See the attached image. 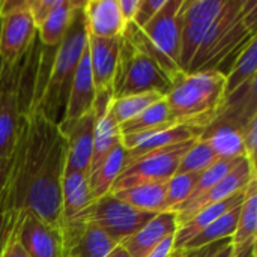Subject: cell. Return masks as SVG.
I'll return each instance as SVG.
<instances>
[{
    "label": "cell",
    "instance_id": "6da1fadb",
    "mask_svg": "<svg viewBox=\"0 0 257 257\" xmlns=\"http://www.w3.org/2000/svg\"><path fill=\"white\" fill-rule=\"evenodd\" d=\"M66 152V139L59 123L32 96L23 113L9 178L0 196V209L12 224L20 212L29 211L63 232L62 181Z\"/></svg>",
    "mask_w": 257,
    "mask_h": 257
},
{
    "label": "cell",
    "instance_id": "7a4b0ae2",
    "mask_svg": "<svg viewBox=\"0 0 257 257\" xmlns=\"http://www.w3.org/2000/svg\"><path fill=\"white\" fill-rule=\"evenodd\" d=\"M257 38V0H229L214 20L193 57L187 74L221 72L227 75L241 51Z\"/></svg>",
    "mask_w": 257,
    "mask_h": 257
},
{
    "label": "cell",
    "instance_id": "3957f363",
    "mask_svg": "<svg viewBox=\"0 0 257 257\" xmlns=\"http://www.w3.org/2000/svg\"><path fill=\"white\" fill-rule=\"evenodd\" d=\"M226 75L221 72L181 74L164 96L170 126H188L203 133L226 104Z\"/></svg>",
    "mask_w": 257,
    "mask_h": 257
},
{
    "label": "cell",
    "instance_id": "277c9868",
    "mask_svg": "<svg viewBox=\"0 0 257 257\" xmlns=\"http://www.w3.org/2000/svg\"><path fill=\"white\" fill-rule=\"evenodd\" d=\"M83 8L84 5L75 11L63 41L56 48L53 65L41 93L33 95V99L38 102V105L54 122H57L60 108L66 105L71 83L74 80L81 54L87 45V30Z\"/></svg>",
    "mask_w": 257,
    "mask_h": 257
},
{
    "label": "cell",
    "instance_id": "5b68a950",
    "mask_svg": "<svg viewBox=\"0 0 257 257\" xmlns=\"http://www.w3.org/2000/svg\"><path fill=\"white\" fill-rule=\"evenodd\" d=\"M184 0H167L161 11L142 29L126 24L123 36L154 57L173 78L182 74L181 57V6Z\"/></svg>",
    "mask_w": 257,
    "mask_h": 257
},
{
    "label": "cell",
    "instance_id": "8992f818",
    "mask_svg": "<svg viewBox=\"0 0 257 257\" xmlns=\"http://www.w3.org/2000/svg\"><path fill=\"white\" fill-rule=\"evenodd\" d=\"M175 78L146 51L139 48L131 39L122 36L116 74L113 78V99L140 95L161 93L167 95Z\"/></svg>",
    "mask_w": 257,
    "mask_h": 257
},
{
    "label": "cell",
    "instance_id": "52a82bcc",
    "mask_svg": "<svg viewBox=\"0 0 257 257\" xmlns=\"http://www.w3.org/2000/svg\"><path fill=\"white\" fill-rule=\"evenodd\" d=\"M155 215L157 214L139 211L113 194H105L95 199L75 221L90 223L107 233L113 241L120 244L139 232Z\"/></svg>",
    "mask_w": 257,
    "mask_h": 257
},
{
    "label": "cell",
    "instance_id": "ba28073f",
    "mask_svg": "<svg viewBox=\"0 0 257 257\" xmlns=\"http://www.w3.org/2000/svg\"><path fill=\"white\" fill-rule=\"evenodd\" d=\"M194 140L172 145L139 157L131 164L123 167L117 179L113 182L110 194L140 184L167 182L173 175H176L182 157L191 148Z\"/></svg>",
    "mask_w": 257,
    "mask_h": 257
},
{
    "label": "cell",
    "instance_id": "9c48e42d",
    "mask_svg": "<svg viewBox=\"0 0 257 257\" xmlns=\"http://www.w3.org/2000/svg\"><path fill=\"white\" fill-rule=\"evenodd\" d=\"M24 63L20 62L15 66H5L2 63L0 71V158L11 157L14 154L23 113L29 104H23V81H24Z\"/></svg>",
    "mask_w": 257,
    "mask_h": 257
},
{
    "label": "cell",
    "instance_id": "30bf717a",
    "mask_svg": "<svg viewBox=\"0 0 257 257\" xmlns=\"http://www.w3.org/2000/svg\"><path fill=\"white\" fill-rule=\"evenodd\" d=\"M11 233L30 257H65L63 232L29 211L18 214Z\"/></svg>",
    "mask_w": 257,
    "mask_h": 257
},
{
    "label": "cell",
    "instance_id": "8fae6325",
    "mask_svg": "<svg viewBox=\"0 0 257 257\" xmlns=\"http://www.w3.org/2000/svg\"><path fill=\"white\" fill-rule=\"evenodd\" d=\"M38 29L26 5L0 17V62L15 66L29 54Z\"/></svg>",
    "mask_w": 257,
    "mask_h": 257
},
{
    "label": "cell",
    "instance_id": "7c38bea8",
    "mask_svg": "<svg viewBox=\"0 0 257 257\" xmlns=\"http://www.w3.org/2000/svg\"><path fill=\"white\" fill-rule=\"evenodd\" d=\"M257 179V170L250 166V163L242 158L224 178H221L214 187H211L208 191L200 194L199 197L188 200L182 203L175 212L178 218V226L187 223L190 218H193L199 211L203 208H208L214 203L223 202L241 191H245L248 184Z\"/></svg>",
    "mask_w": 257,
    "mask_h": 257
},
{
    "label": "cell",
    "instance_id": "4fadbf2b",
    "mask_svg": "<svg viewBox=\"0 0 257 257\" xmlns=\"http://www.w3.org/2000/svg\"><path fill=\"white\" fill-rule=\"evenodd\" d=\"M59 126L68 145L65 170H75L89 175L93 152L95 110L83 114L81 117L69 123H59Z\"/></svg>",
    "mask_w": 257,
    "mask_h": 257
},
{
    "label": "cell",
    "instance_id": "5bb4252c",
    "mask_svg": "<svg viewBox=\"0 0 257 257\" xmlns=\"http://www.w3.org/2000/svg\"><path fill=\"white\" fill-rule=\"evenodd\" d=\"M65 257H107L119 244L90 223L74 221L63 227Z\"/></svg>",
    "mask_w": 257,
    "mask_h": 257
},
{
    "label": "cell",
    "instance_id": "9a60e30c",
    "mask_svg": "<svg viewBox=\"0 0 257 257\" xmlns=\"http://www.w3.org/2000/svg\"><path fill=\"white\" fill-rule=\"evenodd\" d=\"M111 92H102L96 95L95 99V130H93V152H92V163L90 172H93L104 158L110 154V151L120 142L119 123L116 122L113 111H111Z\"/></svg>",
    "mask_w": 257,
    "mask_h": 257
},
{
    "label": "cell",
    "instance_id": "2e32d148",
    "mask_svg": "<svg viewBox=\"0 0 257 257\" xmlns=\"http://www.w3.org/2000/svg\"><path fill=\"white\" fill-rule=\"evenodd\" d=\"M120 39L122 38L102 39L87 35L90 69L96 95L102 92H111L113 78L119 60Z\"/></svg>",
    "mask_w": 257,
    "mask_h": 257
},
{
    "label": "cell",
    "instance_id": "e0dca14e",
    "mask_svg": "<svg viewBox=\"0 0 257 257\" xmlns=\"http://www.w3.org/2000/svg\"><path fill=\"white\" fill-rule=\"evenodd\" d=\"M95 99H96V92H95L93 78H92L89 48L86 45L81 54V59L78 62L74 80L71 83L63 117L59 123H69L72 120H77L83 114L92 111L95 105Z\"/></svg>",
    "mask_w": 257,
    "mask_h": 257
},
{
    "label": "cell",
    "instance_id": "ac0fdd59",
    "mask_svg": "<svg viewBox=\"0 0 257 257\" xmlns=\"http://www.w3.org/2000/svg\"><path fill=\"white\" fill-rule=\"evenodd\" d=\"M176 212L166 211L157 214L139 232L120 242L131 257H146L166 238L173 236L178 230Z\"/></svg>",
    "mask_w": 257,
    "mask_h": 257
},
{
    "label": "cell",
    "instance_id": "d6986e66",
    "mask_svg": "<svg viewBox=\"0 0 257 257\" xmlns=\"http://www.w3.org/2000/svg\"><path fill=\"white\" fill-rule=\"evenodd\" d=\"M83 12L89 36L102 39L123 36L126 24L120 15L119 0H86Z\"/></svg>",
    "mask_w": 257,
    "mask_h": 257
},
{
    "label": "cell",
    "instance_id": "ffe728a7",
    "mask_svg": "<svg viewBox=\"0 0 257 257\" xmlns=\"http://www.w3.org/2000/svg\"><path fill=\"white\" fill-rule=\"evenodd\" d=\"M93 202L89 175L75 170H65L62 181V215L65 226L75 221Z\"/></svg>",
    "mask_w": 257,
    "mask_h": 257
},
{
    "label": "cell",
    "instance_id": "44dd1931",
    "mask_svg": "<svg viewBox=\"0 0 257 257\" xmlns=\"http://www.w3.org/2000/svg\"><path fill=\"white\" fill-rule=\"evenodd\" d=\"M244 196H245V191H241V193H238V194H235V196H232L223 202H218V203H214L208 208H203L193 218H190L187 223L181 224L175 233V245H173L175 250H181L197 233H200L203 229H206L209 224H212L221 215H224L226 212L239 206L244 200Z\"/></svg>",
    "mask_w": 257,
    "mask_h": 257
},
{
    "label": "cell",
    "instance_id": "7402d4cb",
    "mask_svg": "<svg viewBox=\"0 0 257 257\" xmlns=\"http://www.w3.org/2000/svg\"><path fill=\"white\" fill-rule=\"evenodd\" d=\"M84 2L86 0H57L56 8L38 29V38L44 47L57 48L60 45L72 23L75 11L83 6Z\"/></svg>",
    "mask_w": 257,
    "mask_h": 257
},
{
    "label": "cell",
    "instance_id": "603a6c76",
    "mask_svg": "<svg viewBox=\"0 0 257 257\" xmlns=\"http://www.w3.org/2000/svg\"><path fill=\"white\" fill-rule=\"evenodd\" d=\"M199 139L205 140L220 160L245 158L242 133L233 125L212 122L208 128L203 130Z\"/></svg>",
    "mask_w": 257,
    "mask_h": 257
},
{
    "label": "cell",
    "instance_id": "cb8c5ba5",
    "mask_svg": "<svg viewBox=\"0 0 257 257\" xmlns=\"http://www.w3.org/2000/svg\"><path fill=\"white\" fill-rule=\"evenodd\" d=\"M173 128L169 123V107L166 99H160L136 117L119 125L120 139L142 137L155 131Z\"/></svg>",
    "mask_w": 257,
    "mask_h": 257
},
{
    "label": "cell",
    "instance_id": "d4e9b609",
    "mask_svg": "<svg viewBox=\"0 0 257 257\" xmlns=\"http://www.w3.org/2000/svg\"><path fill=\"white\" fill-rule=\"evenodd\" d=\"M111 194L139 211L151 214L166 212V182L140 184Z\"/></svg>",
    "mask_w": 257,
    "mask_h": 257
},
{
    "label": "cell",
    "instance_id": "484cf974",
    "mask_svg": "<svg viewBox=\"0 0 257 257\" xmlns=\"http://www.w3.org/2000/svg\"><path fill=\"white\" fill-rule=\"evenodd\" d=\"M125 157H126V149L123 148L122 142H119L104 158V161L93 172L89 173V187L93 200L105 194H110V188L113 182L123 170Z\"/></svg>",
    "mask_w": 257,
    "mask_h": 257
},
{
    "label": "cell",
    "instance_id": "4316f807",
    "mask_svg": "<svg viewBox=\"0 0 257 257\" xmlns=\"http://www.w3.org/2000/svg\"><path fill=\"white\" fill-rule=\"evenodd\" d=\"M257 230V179H253L247 190L244 200L241 203L239 217L236 230L232 236L233 250H238L247 245L251 241H256Z\"/></svg>",
    "mask_w": 257,
    "mask_h": 257
},
{
    "label": "cell",
    "instance_id": "83f0119b",
    "mask_svg": "<svg viewBox=\"0 0 257 257\" xmlns=\"http://www.w3.org/2000/svg\"><path fill=\"white\" fill-rule=\"evenodd\" d=\"M257 68V38H254L236 57L230 71L226 75L224 93L226 98L245 86L250 80L256 78Z\"/></svg>",
    "mask_w": 257,
    "mask_h": 257
},
{
    "label": "cell",
    "instance_id": "f1b7e54d",
    "mask_svg": "<svg viewBox=\"0 0 257 257\" xmlns=\"http://www.w3.org/2000/svg\"><path fill=\"white\" fill-rule=\"evenodd\" d=\"M239 209H241V205L233 208L232 211L226 212L224 215H221L218 220H215L212 224H209L206 229H203L200 233H197L182 248H199V247H205V245H209V244L217 242V241L232 238L235 230H236Z\"/></svg>",
    "mask_w": 257,
    "mask_h": 257
},
{
    "label": "cell",
    "instance_id": "f546056e",
    "mask_svg": "<svg viewBox=\"0 0 257 257\" xmlns=\"http://www.w3.org/2000/svg\"><path fill=\"white\" fill-rule=\"evenodd\" d=\"M229 0H184L181 6L182 24L212 23L226 9Z\"/></svg>",
    "mask_w": 257,
    "mask_h": 257
},
{
    "label": "cell",
    "instance_id": "4dcf8cb0",
    "mask_svg": "<svg viewBox=\"0 0 257 257\" xmlns=\"http://www.w3.org/2000/svg\"><path fill=\"white\" fill-rule=\"evenodd\" d=\"M163 98H164V95L154 93V92L117 98V99L111 101V111H113L116 122L120 125V123L136 117L137 114H140L148 107H151L152 104H155L157 101H160Z\"/></svg>",
    "mask_w": 257,
    "mask_h": 257
},
{
    "label": "cell",
    "instance_id": "1f68e13d",
    "mask_svg": "<svg viewBox=\"0 0 257 257\" xmlns=\"http://www.w3.org/2000/svg\"><path fill=\"white\" fill-rule=\"evenodd\" d=\"M217 160L220 158H217L211 146L205 140L196 139L191 148L182 157L176 173H202Z\"/></svg>",
    "mask_w": 257,
    "mask_h": 257
},
{
    "label": "cell",
    "instance_id": "d6a6232c",
    "mask_svg": "<svg viewBox=\"0 0 257 257\" xmlns=\"http://www.w3.org/2000/svg\"><path fill=\"white\" fill-rule=\"evenodd\" d=\"M200 173H176L166 182V211H176L187 202Z\"/></svg>",
    "mask_w": 257,
    "mask_h": 257
},
{
    "label": "cell",
    "instance_id": "836d02e7",
    "mask_svg": "<svg viewBox=\"0 0 257 257\" xmlns=\"http://www.w3.org/2000/svg\"><path fill=\"white\" fill-rule=\"evenodd\" d=\"M242 143L245 151V160L250 163L253 169H256V149H257V114L253 116L247 125L241 130ZM257 170V169H256Z\"/></svg>",
    "mask_w": 257,
    "mask_h": 257
},
{
    "label": "cell",
    "instance_id": "e575fe53",
    "mask_svg": "<svg viewBox=\"0 0 257 257\" xmlns=\"http://www.w3.org/2000/svg\"><path fill=\"white\" fill-rule=\"evenodd\" d=\"M167 0H140L137 14L133 20V24L139 29L145 27L166 5Z\"/></svg>",
    "mask_w": 257,
    "mask_h": 257
},
{
    "label": "cell",
    "instance_id": "d590c367",
    "mask_svg": "<svg viewBox=\"0 0 257 257\" xmlns=\"http://www.w3.org/2000/svg\"><path fill=\"white\" fill-rule=\"evenodd\" d=\"M230 241H232V238L223 239V241H217V242H212L209 245L199 247V248H181V250H175L172 257H214L224 245H227Z\"/></svg>",
    "mask_w": 257,
    "mask_h": 257
},
{
    "label": "cell",
    "instance_id": "8d00e7d4",
    "mask_svg": "<svg viewBox=\"0 0 257 257\" xmlns=\"http://www.w3.org/2000/svg\"><path fill=\"white\" fill-rule=\"evenodd\" d=\"M56 5L57 0H27V9L32 15L36 29L41 27V24L45 21L48 14L56 8Z\"/></svg>",
    "mask_w": 257,
    "mask_h": 257
},
{
    "label": "cell",
    "instance_id": "74e56055",
    "mask_svg": "<svg viewBox=\"0 0 257 257\" xmlns=\"http://www.w3.org/2000/svg\"><path fill=\"white\" fill-rule=\"evenodd\" d=\"M139 2L140 0H119V9H120V15L125 21V24L133 23L137 9H139Z\"/></svg>",
    "mask_w": 257,
    "mask_h": 257
},
{
    "label": "cell",
    "instance_id": "f35d334b",
    "mask_svg": "<svg viewBox=\"0 0 257 257\" xmlns=\"http://www.w3.org/2000/svg\"><path fill=\"white\" fill-rule=\"evenodd\" d=\"M12 221L11 218L0 209V257L5 251V247H6V242L9 239V235H11V230H12Z\"/></svg>",
    "mask_w": 257,
    "mask_h": 257
},
{
    "label": "cell",
    "instance_id": "ab89813d",
    "mask_svg": "<svg viewBox=\"0 0 257 257\" xmlns=\"http://www.w3.org/2000/svg\"><path fill=\"white\" fill-rule=\"evenodd\" d=\"M175 235L166 238L161 244H158L146 257H172L175 251Z\"/></svg>",
    "mask_w": 257,
    "mask_h": 257
},
{
    "label": "cell",
    "instance_id": "60d3db41",
    "mask_svg": "<svg viewBox=\"0 0 257 257\" xmlns=\"http://www.w3.org/2000/svg\"><path fill=\"white\" fill-rule=\"evenodd\" d=\"M2 257H30L24 250L23 247L18 244V241L15 239V236L11 233L9 235V239L6 242V247H5V251Z\"/></svg>",
    "mask_w": 257,
    "mask_h": 257
},
{
    "label": "cell",
    "instance_id": "b9f144b4",
    "mask_svg": "<svg viewBox=\"0 0 257 257\" xmlns=\"http://www.w3.org/2000/svg\"><path fill=\"white\" fill-rule=\"evenodd\" d=\"M12 155L6 157V158H0V196L5 190L8 178H9V172H11V166H12Z\"/></svg>",
    "mask_w": 257,
    "mask_h": 257
},
{
    "label": "cell",
    "instance_id": "7bdbcfd3",
    "mask_svg": "<svg viewBox=\"0 0 257 257\" xmlns=\"http://www.w3.org/2000/svg\"><path fill=\"white\" fill-rule=\"evenodd\" d=\"M256 241H251L248 242L247 245L238 248V250H233V257H257L256 253Z\"/></svg>",
    "mask_w": 257,
    "mask_h": 257
},
{
    "label": "cell",
    "instance_id": "ee69618b",
    "mask_svg": "<svg viewBox=\"0 0 257 257\" xmlns=\"http://www.w3.org/2000/svg\"><path fill=\"white\" fill-rule=\"evenodd\" d=\"M214 257H233V245H232V241L227 245H224Z\"/></svg>",
    "mask_w": 257,
    "mask_h": 257
},
{
    "label": "cell",
    "instance_id": "f6af8a7d",
    "mask_svg": "<svg viewBox=\"0 0 257 257\" xmlns=\"http://www.w3.org/2000/svg\"><path fill=\"white\" fill-rule=\"evenodd\" d=\"M107 257H131V256H130V254H128V251H126L120 244H119L117 247H114V248H113V251H111V253H110Z\"/></svg>",
    "mask_w": 257,
    "mask_h": 257
},
{
    "label": "cell",
    "instance_id": "bcb514c9",
    "mask_svg": "<svg viewBox=\"0 0 257 257\" xmlns=\"http://www.w3.org/2000/svg\"><path fill=\"white\" fill-rule=\"evenodd\" d=\"M0 71H2V62H0Z\"/></svg>",
    "mask_w": 257,
    "mask_h": 257
}]
</instances>
